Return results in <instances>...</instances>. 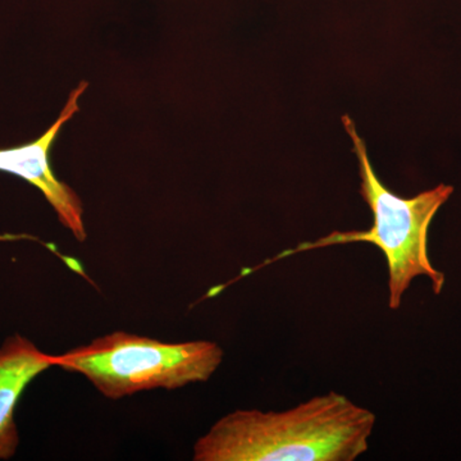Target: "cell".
<instances>
[{
    "label": "cell",
    "instance_id": "2",
    "mask_svg": "<svg viewBox=\"0 0 461 461\" xmlns=\"http://www.w3.org/2000/svg\"><path fill=\"white\" fill-rule=\"evenodd\" d=\"M342 122L353 140L354 153L359 165V193L372 211V227L348 232L336 230L326 238L303 242L296 249L285 250L276 259L333 245L366 242L377 247L386 258L390 309L397 311L402 306L403 295L417 277H429L433 293L439 295L444 290L445 275L430 262L429 230L437 212L453 195L454 187L441 184L412 198L396 195L373 168L366 141L357 133L353 118L344 115Z\"/></svg>",
    "mask_w": 461,
    "mask_h": 461
},
{
    "label": "cell",
    "instance_id": "5",
    "mask_svg": "<svg viewBox=\"0 0 461 461\" xmlns=\"http://www.w3.org/2000/svg\"><path fill=\"white\" fill-rule=\"evenodd\" d=\"M51 366H56L54 355L42 353L23 336H12L0 348V459H9L17 450L18 400L30 382Z\"/></svg>",
    "mask_w": 461,
    "mask_h": 461
},
{
    "label": "cell",
    "instance_id": "4",
    "mask_svg": "<svg viewBox=\"0 0 461 461\" xmlns=\"http://www.w3.org/2000/svg\"><path fill=\"white\" fill-rule=\"evenodd\" d=\"M86 87L87 83L84 81L69 94L62 113L38 140L16 148L0 149V171L18 176L41 190L56 211L60 223L81 242L86 240L83 203L71 186L58 180L51 169L50 154L63 124L77 113L78 99Z\"/></svg>",
    "mask_w": 461,
    "mask_h": 461
},
{
    "label": "cell",
    "instance_id": "1",
    "mask_svg": "<svg viewBox=\"0 0 461 461\" xmlns=\"http://www.w3.org/2000/svg\"><path fill=\"white\" fill-rule=\"evenodd\" d=\"M375 412L330 391L284 411L241 409L194 445L195 461H354L366 454Z\"/></svg>",
    "mask_w": 461,
    "mask_h": 461
},
{
    "label": "cell",
    "instance_id": "3",
    "mask_svg": "<svg viewBox=\"0 0 461 461\" xmlns=\"http://www.w3.org/2000/svg\"><path fill=\"white\" fill-rule=\"evenodd\" d=\"M217 342H163L117 330L54 355V366L78 373L108 399L141 391L176 390L208 381L223 362Z\"/></svg>",
    "mask_w": 461,
    "mask_h": 461
}]
</instances>
